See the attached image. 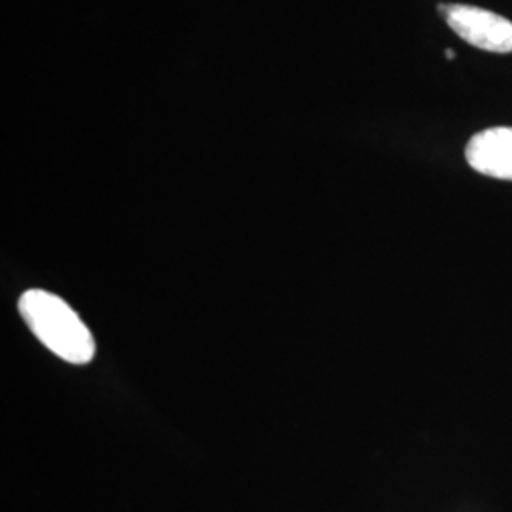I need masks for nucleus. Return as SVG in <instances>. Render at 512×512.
Masks as SVG:
<instances>
[{
	"label": "nucleus",
	"instance_id": "1",
	"mask_svg": "<svg viewBox=\"0 0 512 512\" xmlns=\"http://www.w3.org/2000/svg\"><path fill=\"white\" fill-rule=\"evenodd\" d=\"M19 313L38 340L71 365H88L95 355L92 332L59 296L31 289L19 298Z\"/></svg>",
	"mask_w": 512,
	"mask_h": 512
},
{
	"label": "nucleus",
	"instance_id": "2",
	"mask_svg": "<svg viewBox=\"0 0 512 512\" xmlns=\"http://www.w3.org/2000/svg\"><path fill=\"white\" fill-rule=\"evenodd\" d=\"M439 12L450 29L467 44L494 54H511L512 21L509 19L467 4H439Z\"/></svg>",
	"mask_w": 512,
	"mask_h": 512
},
{
	"label": "nucleus",
	"instance_id": "3",
	"mask_svg": "<svg viewBox=\"0 0 512 512\" xmlns=\"http://www.w3.org/2000/svg\"><path fill=\"white\" fill-rule=\"evenodd\" d=\"M469 165L501 181H512V128H492L476 133L465 148Z\"/></svg>",
	"mask_w": 512,
	"mask_h": 512
},
{
	"label": "nucleus",
	"instance_id": "4",
	"mask_svg": "<svg viewBox=\"0 0 512 512\" xmlns=\"http://www.w3.org/2000/svg\"><path fill=\"white\" fill-rule=\"evenodd\" d=\"M444 55H446V59H450V61H452V59H454V57H456V52H454V50H452V48H448V50H446V52H444Z\"/></svg>",
	"mask_w": 512,
	"mask_h": 512
}]
</instances>
